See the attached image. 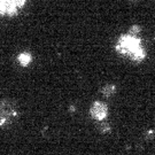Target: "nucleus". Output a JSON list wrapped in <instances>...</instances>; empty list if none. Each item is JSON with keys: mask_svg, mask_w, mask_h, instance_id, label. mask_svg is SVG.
Segmentation results:
<instances>
[{"mask_svg": "<svg viewBox=\"0 0 155 155\" xmlns=\"http://www.w3.org/2000/svg\"><path fill=\"white\" fill-rule=\"evenodd\" d=\"M127 2H130V4H138L140 1H143V0H125Z\"/></svg>", "mask_w": 155, "mask_h": 155, "instance_id": "obj_8", "label": "nucleus"}, {"mask_svg": "<svg viewBox=\"0 0 155 155\" xmlns=\"http://www.w3.org/2000/svg\"><path fill=\"white\" fill-rule=\"evenodd\" d=\"M98 127H99V130L101 131V133H108L111 130L109 123L106 122V120H105V121H101V122H99V125H98Z\"/></svg>", "mask_w": 155, "mask_h": 155, "instance_id": "obj_7", "label": "nucleus"}, {"mask_svg": "<svg viewBox=\"0 0 155 155\" xmlns=\"http://www.w3.org/2000/svg\"><path fill=\"white\" fill-rule=\"evenodd\" d=\"M25 0H0V14L12 15L23 6Z\"/></svg>", "mask_w": 155, "mask_h": 155, "instance_id": "obj_4", "label": "nucleus"}, {"mask_svg": "<svg viewBox=\"0 0 155 155\" xmlns=\"http://www.w3.org/2000/svg\"><path fill=\"white\" fill-rule=\"evenodd\" d=\"M18 116V107L11 99L0 100V127L9 125Z\"/></svg>", "mask_w": 155, "mask_h": 155, "instance_id": "obj_2", "label": "nucleus"}, {"mask_svg": "<svg viewBox=\"0 0 155 155\" xmlns=\"http://www.w3.org/2000/svg\"><path fill=\"white\" fill-rule=\"evenodd\" d=\"M115 92H116V86L114 84H106L101 89V93L104 94L106 98H110L111 95L115 94Z\"/></svg>", "mask_w": 155, "mask_h": 155, "instance_id": "obj_6", "label": "nucleus"}, {"mask_svg": "<svg viewBox=\"0 0 155 155\" xmlns=\"http://www.w3.org/2000/svg\"><path fill=\"white\" fill-rule=\"evenodd\" d=\"M90 115L98 122L105 121L108 115V106L102 101H94L90 108Z\"/></svg>", "mask_w": 155, "mask_h": 155, "instance_id": "obj_3", "label": "nucleus"}, {"mask_svg": "<svg viewBox=\"0 0 155 155\" xmlns=\"http://www.w3.org/2000/svg\"><path fill=\"white\" fill-rule=\"evenodd\" d=\"M17 60V63L20 64V66L22 67H28L31 62H32V55H31V53H29V52H22V53H20L16 58Z\"/></svg>", "mask_w": 155, "mask_h": 155, "instance_id": "obj_5", "label": "nucleus"}, {"mask_svg": "<svg viewBox=\"0 0 155 155\" xmlns=\"http://www.w3.org/2000/svg\"><path fill=\"white\" fill-rule=\"evenodd\" d=\"M116 52L123 56H127L134 62H141L146 58L145 51L141 39L139 38V35L131 33L130 31L125 35H122L116 43Z\"/></svg>", "mask_w": 155, "mask_h": 155, "instance_id": "obj_1", "label": "nucleus"}]
</instances>
